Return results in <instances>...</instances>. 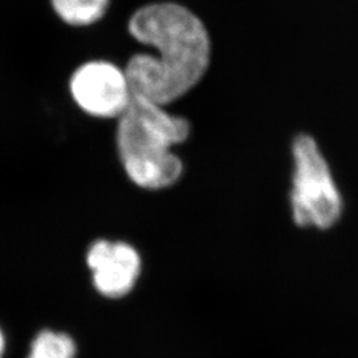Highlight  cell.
I'll return each instance as SVG.
<instances>
[{
	"mask_svg": "<svg viewBox=\"0 0 358 358\" xmlns=\"http://www.w3.org/2000/svg\"><path fill=\"white\" fill-rule=\"evenodd\" d=\"M55 17L72 29L97 26L110 7V0H48Z\"/></svg>",
	"mask_w": 358,
	"mask_h": 358,
	"instance_id": "obj_6",
	"label": "cell"
},
{
	"mask_svg": "<svg viewBox=\"0 0 358 358\" xmlns=\"http://www.w3.org/2000/svg\"><path fill=\"white\" fill-rule=\"evenodd\" d=\"M129 35L157 52L136 53L125 65L133 99L165 106L192 90L210 64V38L202 20L174 3L143 6L130 16Z\"/></svg>",
	"mask_w": 358,
	"mask_h": 358,
	"instance_id": "obj_1",
	"label": "cell"
},
{
	"mask_svg": "<svg viewBox=\"0 0 358 358\" xmlns=\"http://www.w3.org/2000/svg\"><path fill=\"white\" fill-rule=\"evenodd\" d=\"M4 352H6V336H4L3 329L0 328V358H3Z\"/></svg>",
	"mask_w": 358,
	"mask_h": 358,
	"instance_id": "obj_8",
	"label": "cell"
},
{
	"mask_svg": "<svg viewBox=\"0 0 358 358\" xmlns=\"http://www.w3.org/2000/svg\"><path fill=\"white\" fill-rule=\"evenodd\" d=\"M115 121L118 161L133 185L145 190H161L180 178L183 165L171 149L187 140V120L170 115L159 103L133 99Z\"/></svg>",
	"mask_w": 358,
	"mask_h": 358,
	"instance_id": "obj_2",
	"label": "cell"
},
{
	"mask_svg": "<svg viewBox=\"0 0 358 358\" xmlns=\"http://www.w3.org/2000/svg\"><path fill=\"white\" fill-rule=\"evenodd\" d=\"M77 345L71 334L43 329L34 337L27 358H76Z\"/></svg>",
	"mask_w": 358,
	"mask_h": 358,
	"instance_id": "obj_7",
	"label": "cell"
},
{
	"mask_svg": "<svg viewBox=\"0 0 358 358\" xmlns=\"http://www.w3.org/2000/svg\"><path fill=\"white\" fill-rule=\"evenodd\" d=\"M294 173L291 207L294 224L301 229L328 230L343 214V199L324 155L307 134L292 146Z\"/></svg>",
	"mask_w": 358,
	"mask_h": 358,
	"instance_id": "obj_3",
	"label": "cell"
},
{
	"mask_svg": "<svg viewBox=\"0 0 358 358\" xmlns=\"http://www.w3.org/2000/svg\"><path fill=\"white\" fill-rule=\"evenodd\" d=\"M85 263L96 292L110 300L131 294L141 276V255L134 245L124 241H93L87 248Z\"/></svg>",
	"mask_w": 358,
	"mask_h": 358,
	"instance_id": "obj_5",
	"label": "cell"
},
{
	"mask_svg": "<svg viewBox=\"0 0 358 358\" xmlns=\"http://www.w3.org/2000/svg\"><path fill=\"white\" fill-rule=\"evenodd\" d=\"M66 92L77 110L93 120H118L133 101L125 68L100 57L73 68Z\"/></svg>",
	"mask_w": 358,
	"mask_h": 358,
	"instance_id": "obj_4",
	"label": "cell"
}]
</instances>
